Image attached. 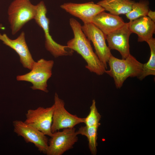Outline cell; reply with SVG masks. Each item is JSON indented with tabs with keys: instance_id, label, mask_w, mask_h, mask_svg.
Here are the masks:
<instances>
[{
	"instance_id": "obj_20",
	"label": "cell",
	"mask_w": 155,
	"mask_h": 155,
	"mask_svg": "<svg viewBox=\"0 0 155 155\" xmlns=\"http://www.w3.org/2000/svg\"><path fill=\"white\" fill-rule=\"evenodd\" d=\"M90 108L89 114L86 118H84V123H85L86 126L88 127H98L100 125L99 121L101 116L98 111L95 100H92Z\"/></svg>"
},
{
	"instance_id": "obj_4",
	"label": "cell",
	"mask_w": 155,
	"mask_h": 155,
	"mask_svg": "<svg viewBox=\"0 0 155 155\" xmlns=\"http://www.w3.org/2000/svg\"><path fill=\"white\" fill-rule=\"evenodd\" d=\"M54 64L53 60L40 59L34 62L30 72L18 75L16 79L30 82L32 84L31 88L33 90H39L47 93V82L52 75Z\"/></svg>"
},
{
	"instance_id": "obj_16",
	"label": "cell",
	"mask_w": 155,
	"mask_h": 155,
	"mask_svg": "<svg viewBox=\"0 0 155 155\" xmlns=\"http://www.w3.org/2000/svg\"><path fill=\"white\" fill-rule=\"evenodd\" d=\"M135 2L131 0H102L97 3L110 13L119 16L129 12Z\"/></svg>"
},
{
	"instance_id": "obj_18",
	"label": "cell",
	"mask_w": 155,
	"mask_h": 155,
	"mask_svg": "<svg viewBox=\"0 0 155 155\" xmlns=\"http://www.w3.org/2000/svg\"><path fill=\"white\" fill-rule=\"evenodd\" d=\"M146 42L150 48V55L148 62L143 64L142 71L138 78L140 80L148 75H155V39L152 37Z\"/></svg>"
},
{
	"instance_id": "obj_8",
	"label": "cell",
	"mask_w": 155,
	"mask_h": 155,
	"mask_svg": "<svg viewBox=\"0 0 155 155\" xmlns=\"http://www.w3.org/2000/svg\"><path fill=\"white\" fill-rule=\"evenodd\" d=\"M83 32L93 43L95 53L107 68V63L112 55L111 50L106 44V37L103 32L92 22L84 23L82 26Z\"/></svg>"
},
{
	"instance_id": "obj_10",
	"label": "cell",
	"mask_w": 155,
	"mask_h": 155,
	"mask_svg": "<svg viewBox=\"0 0 155 155\" xmlns=\"http://www.w3.org/2000/svg\"><path fill=\"white\" fill-rule=\"evenodd\" d=\"M53 104L46 108L39 107L28 110L24 122L37 129L46 135L51 137V128L54 109Z\"/></svg>"
},
{
	"instance_id": "obj_9",
	"label": "cell",
	"mask_w": 155,
	"mask_h": 155,
	"mask_svg": "<svg viewBox=\"0 0 155 155\" xmlns=\"http://www.w3.org/2000/svg\"><path fill=\"white\" fill-rule=\"evenodd\" d=\"M14 131L26 143L33 144L40 152L46 154L49 141L46 135L34 127L20 120L13 122Z\"/></svg>"
},
{
	"instance_id": "obj_13",
	"label": "cell",
	"mask_w": 155,
	"mask_h": 155,
	"mask_svg": "<svg viewBox=\"0 0 155 155\" xmlns=\"http://www.w3.org/2000/svg\"><path fill=\"white\" fill-rule=\"evenodd\" d=\"M131 33L128 23H125L122 27L106 36L109 48L111 50L118 51L123 59L126 58L130 54L129 39Z\"/></svg>"
},
{
	"instance_id": "obj_19",
	"label": "cell",
	"mask_w": 155,
	"mask_h": 155,
	"mask_svg": "<svg viewBox=\"0 0 155 155\" xmlns=\"http://www.w3.org/2000/svg\"><path fill=\"white\" fill-rule=\"evenodd\" d=\"M148 5L149 3L147 1L135 2L132 5L131 10L126 14L127 18L131 21L142 17L147 16L149 10Z\"/></svg>"
},
{
	"instance_id": "obj_17",
	"label": "cell",
	"mask_w": 155,
	"mask_h": 155,
	"mask_svg": "<svg viewBox=\"0 0 155 155\" xmlns=\"http://www.w3.org/2000/svg\"><path fill=\"white\" fill-rule=\"evenodd\" d=\"M98 127H88L86 126L80 127L76 131L78 135L80 134L86 136L88 142V146L92 154L96 155L97 153V130Z\"/></svg>"
},
{
	"instance_id": "obj_2",
	"label": "cell",
	"mask_w": 155,
	"mask_h": 155,
	"mask_svg": "<svg viewBox=\"0 0 155 155\" xmlns=\"http://www.w3.org/2000/svg\"><path fill=\"white\" fill-rule=\"evenodd\" d=\"M108 63L110 69L106 70L105 73L113 78L117 88H120L122 86L127 78H138L142 71L143 64L131 54L126 58L122 59L112 55L110 57Z\"/></svg>"
},
{
	"instance_id": "obj_22",
	"label": "cell",
	"mask_w": 155,
	"mask_h": 155,
	"mask_svg": "<svg viewBox=\"0 0 155 155\" xmlns=\"http://www.w3.org/2000/svg\"><path fill=\"white\" fill-rule=\"evenodd\" d=\"M5 29V28L1 24H0V29L3 30Z\"/></svg>"
},
{
	"instance_id": "obj_3",
	"label": "cell",
	"mask_w": 155,
	"mask_h": 155,
	"mask_svg": "<svg viewBox=\"0 0 155 155\" xmlns=\"http://www.w3.org/2000/svg\"><path fill=\"white\" fill-rule=\"evenodd\" d=\"M36 6L30 0H14L9 6L7 13L11 33L16 34L27 23L34 19Z\"/></svg>"
},
{
	"instance_id": "obj_11",
	"label": "cell",
	"mask_w": 155,
	"mask_h": 155,
	"mask_svg": "<svg viewBox=\"0 0 155 155\" xmlns=\"http://www.w3.org/2000/svg\"><path fill=\"white\" fill-rule=\"evenodd\" d=\"M60 7L70 14L80 19L84 23L91 22L93 17L105 11L101 6L93 2L82 3H67L61 5Z\"/></svg>"
},
{
	"instance_id": "obj_14",
	"label": "cell",
	"mask_w": 155,
	"mask_h": 155,
	"mask_svg": "<svg viewBox=\"0 0 155 155\" xmlns=\"http://www.w3.org/2000/svg\"><path fill=\"white\" fill-rule=\"evenodd\" d=\"M91 22L100 29L106 36L118 29L125 23L119 16L107 13L104 11L97 14Z\"/></svg>"
},
{
	"instance_id": "obj_21",
	"label": "cell",
	"mask_w": 155,
	"mask_h": 155,
	"mask_svg": "<svg viewBox=\"0 0 155 155\" xmlns=\"http://www.w3.org/2000/svg\"><path fill=\"white\" fill-rule=\"evenodd\" d=\"M147 16L153 21L155 22V12L151 10H149Z\"/></svg>"
},
{
	"instance_id": "obj_5",
	"label": "cell",
	"mask_w": 155,
	"mask_h": 155,
	"mask_svg": "<svg viewBox=\"0 0 155 155\" xmlns=\"http://www.w3.org/2000/svg\"><path fill=\"white\" fill-rule=\"evenodd\" d=\"M36 6V14L34 19L44 31L45 38V46L46 49L55 58L72 55L73 50L67 46L61 45L55 42L50 35V20L46 16L47 10L44 1H40Z\"/></svg>"
},
{
	"instance_id": "obj_15",
	"label": "cell",
	"mask_w": 155,
	"mask_h": 155,
	"mask_svg": "<svg viewBox=\"0 0 155 155\" xmlns=\"http://www.w3.org/2000/svg\"><path fill=\"white\" fill-rule=\"evenodd\" d=\"M132 33L138 36L137 41L146 42L153 37L155 31V22L147 16L142 17L128 22Z\"/></svg>"
},
{
	"instance_id": "obj_12",
	"label": "cell",
	"mask_w": 155,
	"mask_h": 155,
	"mask_svg": "<svg viewBox=\"0 0 155 155\" xmlns=\"http://www.w3.org/2000/svg\"><path fill=\"white\" fill-rule=\"evenodd\" d=\"M0 40L18 54L20 57V61L24 67L30 70L31 69L35 61L26 43L24 32H22L15 39L10 38L5 34H2L0 33Z\"/></svg>"
},
{
	"instance_id": "obj_6",
	"label": "cell",
	"mask_w": 155,
	"mask_h": 155,
	"mask_svg": "<svg viewBox=\"0 0 155 155\" xmlns=\"http://www.w3.org/2000/svg\"><path fill=\"white\" fill-rule=\"evenodd\" d=\"M54 107L51 130L53 133L61 129L72 128L84 123V118L71 114L65 109L64 101L55 93L54 97Z\"/></svg>"
},
{
	"instance_id": "obj_7",
	"label": "cell",
	"mask_w": 155,
	"mask_h": 155,
	"mask_svg": "<svg viewBox=\"0 0 155 155\" xmlns=\"http://www.w3.org/2000/svg\"><path fill=\"white\" fill-rule=\"evenodd\" d=\"M74 127L63 129L53 133L48 142L47 155H62L73 148L78 141Z\"/></svg>"
},
{
	"instance_id": "obj_1",
	"label": "cell",
	"mask_w": 155,
	"mask_h": 155,
	"mask_svg": "<svg viewBox=\"0 0 155 155\" xmlns=\"http://www.w3.org/2000/svg\"><path fill=\"white\" fill-rule=\"evenodd\" d=\"M69 24L74 37L67 42V46L82 56L86 63V68L90 71L98 75H103L106 69L94 52L90 41L83 32L80 24L73 18L70 19Z\"/></svg>"
}]
</instances>
